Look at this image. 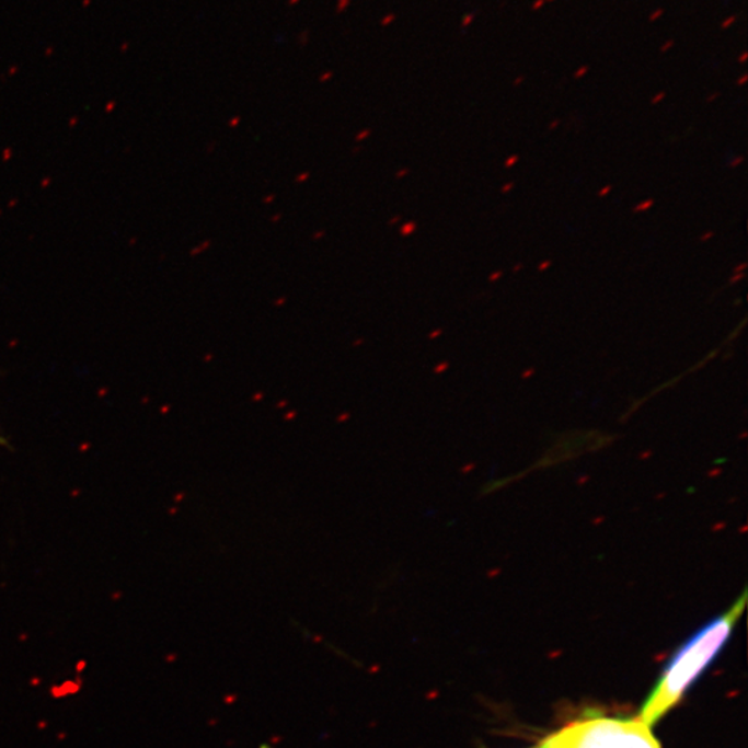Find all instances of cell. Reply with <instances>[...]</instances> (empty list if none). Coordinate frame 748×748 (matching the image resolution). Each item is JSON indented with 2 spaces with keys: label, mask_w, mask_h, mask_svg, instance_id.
Masks as SVG:
<instances>
[{
  "label": "cell",
  "mask_w": 748,
  "mask_h": 748,
  "mask_svg": "<svg viewBox=\"0 0 748 748\" xmlns=\"http://www.w3.org/2000/svg\"><path fill=\"white\" fill-rule=\"evenodd\" d=\"M545 3H546V0H536V2H533V4H532L531 9L533 10V12H536V10L542 9L543 4H545Z\"/></svg>",
  "instance_id": "cell-11"
},
{
  "label": "cell",
  "mask_w": 748,
  "mask_h": 748,
  "mask_svg": "<svg viewBox=\"0 0 748 748\" xmlns=\"http://www.w3.org/2000/svg\"><path fill=\"white\" fill-rule=\"evenodd\" d=\"M502 275H504V272H502V271L495 272V274L490 276V280L496 281V280L500 279Z\"/></svg>",
  "instance_id": "cell-14"
},
{
  "label": "cell",
  "mask_w": 748,
  "mask_h": 748,
  "mask_svg": "<svg viewBox=\"0 0 748 748\" xmlns=\"http://www.w3.org/2000/svg\"><path fill=\"white\" fill-rule=\"evenodd\" d=\"M664 97H666V93H657V95L652 99L653 106H656V104L663 102Z\"/></svg>",
  "instance_id": "cell-9"
},
{
  "label": "cell",
  "mask_w": 748,
  "mask_h": 748,
  "mask_svg": "<svg viewBox=\"0 0 748 748\" xmlns=\"http://www.w3.org/2000/svg\"><path fill=\"white\" fill-rule=\"evenodd\" d=\"M741 162H743V157H739V159L735 160L734 162H730L729 166L740 165Z\"/></svg>",
  "instance_id": "cell-22"
},
{
  "label": "cell",
  "mask_w": 748,
  "mask_h": 748,
  "mask_svg": "<svg viewBox=\"0 0 748 748\" xmlns=\"http://www.w3.org/2000/svg\"><path fill=\"white\" fill-rule=\"evenodd\" d=\"M746 268H747V264L743 263L741 265L736 266L734 272H735V274H740V272H743V269H746Z\"/></svg>",
  "instance_id": "cell-19"
},
{
  "label": "cell",
  "mask_w": 748,
  "mask_h": 748,
  "mask_svg": "<svg viewBox=\"0 0 748 748\" xmlns=\"http://www.w3.org/2000/svg\"><path fill=\"white\" fill-rule=\"evenodd\" d=\"M718 97H720V93H713V95H711L710 97H707V102H709V103L714 102L715 99H718Z\"/></svg>",
  "instance_id": "cell-23"
},
{
  "label": "cell",
  "mask_w": 748,
  "mask_h": 748,
  "mask_svg": "<svg viewBox=\"0 0 748 748\" xmlns=\"http://www.w3.org/2000/svg\"><path fill=\"white\" fill-rule=\"evenodd\" d=\"M663 14H664V10H663V9H657L656 12H653V13L651 14V18H648V21H651V23H654V21H657L658 19H661V15H663Z\"/></svg>",
  "instance_id": "cell-6"
},
{
  "label": "cell",
  "mask_w": 748,
  "mask_h": 748,
  "mask_svg": "<svg viewBox=\"0 0 748 748\" xmlns=\"http://www.w3.org/2000/svg\"><path fill=\"white\" fill-rule=\"evenodd\" d=\"M513 186H515V183H513V182L507 183V185L502 187V192H504V193L510 192L513 189Z\"/></svg>",
  "instance_id": "cell-18"
},
{
  "label": "cell",
  "mask_w": 748,
  "mask_h": 748,
  "mask_svg": "<svg viewBox=\"0 0 748 748\" xmlns=\"http://www.w3.org/2000/svg\"><path fill=\"white\" fill-rule=\"evenodd\" d=\"M611 189H613V187H611V185H607L606 187H603V189L599 192V197H606L607 195H609Z\"/></svg>",
  "instance_id": "cell-12"
},
{
  "label": "cell",
  "mask_w": 748,
  "mask_h": 748,
  "mask_svg": "<svg viewBox=\"0 0 748 748\" xmlns=\"http://www.w3.org/2000/svg\"><path fill=\"white\" fill-rule=\"evenodd\" d=\"M537 748H541V747H540V746H538Z\"/></svg>",
  "instance_id": "cell-27"
},
{
  "label": "cell",
  "mask_w": 748,
  "mask_h": 748,
  "mask_svg": "<svg viewBox=\"0 0 748 748\" xmlns=\"http://www.w3.org/2000/svg\"><path fill=\"white\" fill-rule=\"evenodd\" d=\"M525 80H526V78H525V77H522V76H521V77H519V78H516V80H515V81H513V87H520V85H521V83H522V82H525Z\"/></svg>",
  "instance_id": "cell-17"
},
{
  "label": "cell",
  "mask_w": 748,
  "mask_h": 748,
  "mask_svg": "<svg viewBox=\"0 0 748 748\" xmlns=\"http://www.w3.org/2000/svg\"><path fill=\"white\" fill-rule=\"evenodd\" d=\"M546 2H554V0H546Z\"/></svg>",
  "instance_id": "cell-26"
},
{
  "label": "cell",
  "mask_w": 748,
  "mask_h": 748,
  "mask_svg": "<svg viewBox=\"0 0 748 748\" xmlns=\"http://www.w3.org/2000/svg\"><path fill=\"white\" fill-rule=\"evenodd\" d=\"M474 20V14H469L465 15V19L463 20V27H468L470 23H473Z\"/></svg>",
  "instance_id": "cell-13"
},
{
  "label": "cell",
  "mask_w": 748,
  "mask_h": 748,
  "mask_svg": "<svg viewBox=\"0 0 748 748\" xmlns=\"http://www.w3.org/2000/svg\"><path fill=\"white\" fill-rule=\"evenodd\" d=\"M588 71H589L588 66H583V67L578 68V70L574 72L575 80H579V78L587 76Z\"/></svg>",
  "instance_id": "cell-4"
},
{
  "label": "cell",
  "mask_w": 748,
  "mask_h": 748,
  "mask_svg": "<svg viewBox=\"0 0 748 748\" xmlns=\"http://www.w3.org/2000/svg\"><path fill=\"white\" fill-rule=\"evenodd\" d=\"M541 748H661L641 718H594L573 722L548 736Z\"/></svg>",
  "instance_id": "cell-2"
},
{
  "label": "cell",
  "mask_w": 748,
  "mask_h": 748,
  "mask_svg": "<svg viewBox=\"0 0 748 748\" xmlns=\"http://www.w3.org/2000/svg\"><path fill=\"white\" fill-rule=\"evenodd\" d=\"M747 57H748V54H747V51H745V54H743V55L740 56L739 62H741V65H743V62H746Z\"/></svg>",
  "instance_id": "cell-24"
},
{
  "label": "cell",
  "mask_w": 748,
  "mask_h": 748,
  "mask_svg": "<svg viewBox=\"0 0 748 748\" xmlns=\"http://www.w3.org/2000/svg\"><path fill=\"white\" fill-rule=\"evenodd\" d=\"M737 20V15H730L729 19H726L724 23L721 24L722 30H728L732 24H735Z\"/></svg>",
  "instance_id": "cell-5"
},
{
  "label": "cell",
  "mask_w": 748,
  "mask_h": 748,
  "mask_svg": "<svg viewBox=\"0 0 748 748\" xmlns=\"http://www.w3.org/2000/svg\"><path fill=\"white\" fill-rule=\"evenodd\" d=\"M521 269H522V264H517V265H515V268H513V271H515V272H520Z\"/></svg>",
  "instance_id": "cell-25"
},
{
  "label": "cell",
  "mask_w": 748,
  "mask_h": 748,
  "mask_svg": "<svg viewBox=\"0 0 748 748\" xmlns=\"http://www.w3.org/2000/svg\"><path fill=\"white\" fill-rule=\"evenodd\" d=\"M674 45H675V41H674V39L667 41L666 44H664V45L661 46V48H660L661 54H667V51H668L669 49H672V48H674Z\"/></svg>",
  "instance_id": "cell-7"
},
{
  "label": "cell",
  "mask_w": 748,
  "mask_h": 748,
  "mask_svg": "<svg viewBox=\"0 0 748 748\" xmlns=\"http://www.w3.org/2000/svg\"><path fill=\"white\" fill-rule=\"evenodd\" d=\"M747 80H748V76H747V74L743 76V77L740 78V80L737 81V85H739V87L745 85V83L747 82Z\"/></svg>",
  "instance_id": "cell-20"
},
{
  "label": "cell",
  "mask_w": 748,
  "mask_h": 748,
  "mask_svg": "<svg viewBox=\"0 0 748 748\" xmlns=\"http://www.w3.org/2000/svg\"><path fill=\"white\" fill-rule=\"evenodd\" d=\"M551 265H552V261H545V263H542L540 266H538V269H540V272H543V271L548 269L549 266H551Z\"/></svg>",
  "instance_id": "cell-16"
},
{
  "label": "cell",
  "mask_w": 748,
  "mask_h": 748,
  "mask_svg": "<svg viewBox=\"0 0 748 748\" xmlns=\"http://www.w3.org/2000/svg\"><path fill=\"white\" fill-rule=\"evenodd\" d=\"M559 125H560V119H554V122L551 125H549V129H551V130L556 129L559 127Z\"/></svg>",
  "instance_id": "cell-21"
},
{
  "label": "cell",
  "mask_w": 748,
  "mask_h": 748,
  "mask_svg": "<svg viewBox=\"0 0 748 748\" xmlns=\"http://www.w3.org/2000/svg\"><path fill=\"white\" fill-rule=\"evenodd\" d=\"M654 206V200H646L640 204V206L634 207V212H643L647 211V209H651Z\"/></svg>",
  "instance_id": "cell-3"
},
{
  "label": "cell",
  "mask_w": 748,
  "mask_h": 748,
  "mask_svg": "<svg viewBox=\"0 0 748 748\" xmlns=\"http://www.w3.org/2000/svg\"><path fill=\"white\" fill-rule=\"evenodd\" d=\"M745 277H746L745 272H740V274H735V276L732 277V279H730V285L737 284V281L745 279Z\"/></svg>",
  "instance_id": "cell-10"
},
{
  "label": "cell",
  "mask_w": 748,
  "mask_h": 748,
  "mask_svg": "<svg viewBox=\"0 0 748 748\" xmlns=\"http://www.w3.org/2000/svg\"><path fill=\"white\" fill-rule=\"evenodd\" d=\"M517 161H519V156H511L510 159L505 161L506 169H510V166L516 165Z\"/></svg>",
  "instance_id": "cell-8"
},
{
  "label": "cell",
  "mask_w": 748,
  "mask_h": 748,
  "mask_svg": "<svg viewBox=\"0 0 748 748\" xmlns=\"http://www.w3.org/2000/svg\"><path fill=\"white\" fill-rule=\"evenodd\" d=\"M714 237V232H709L707 234H703V237L700 238V242H709V240Z\"/></svg>",
  "instance_id": "cell-15"
},
{
  "label": "cell",
  "mask_w": 748,
  "mask_h": 748,
  "mask_svg": "<svg viewBox=\"0 0 748 748\" xmlns=\"http://www.w3.org/2000/svg\"><path fill=\"white\" fill-rule=\"evenodd\" d=\"M747 603V590L732 605L728 611L701 628L684 645L663 674L651 698L646 700L640 718L647 726L656 725L681 701L703 669L709 666L722 646L729 640Z\"/></svg>",
  "instance_id": "cell-1"
}]
</instances>
